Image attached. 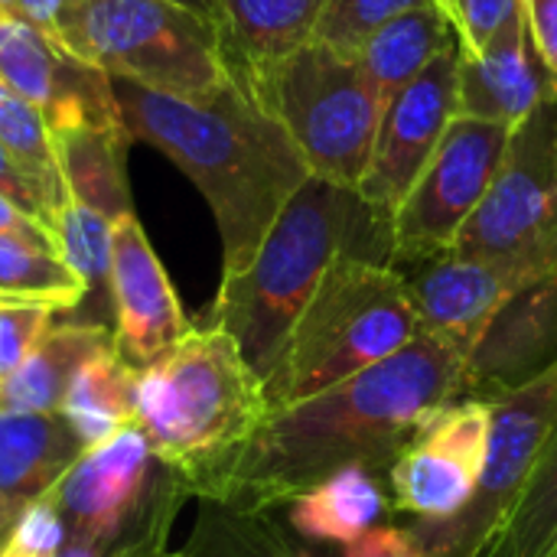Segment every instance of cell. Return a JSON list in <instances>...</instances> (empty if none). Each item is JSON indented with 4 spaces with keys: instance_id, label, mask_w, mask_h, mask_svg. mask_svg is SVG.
<instances>
[{
    "instance_id": "obj_22",
    "label": "cell",
    "mask_w": 557,
    "mask_h": 557,
    "mask_svg": "<svg viewBox=\"0 0 557 557\" xmlns=\"http://www.w3.org/2000/svg\"><path fill=\"white\" fill-rule=\"evenodd\" d=\"M111 343L114 330L101 323H52L23 366L0 385V411L59 414L82 362Z\"/></svg>"
},
{
    "instance_id": "obj_33",
    "label": "cell",
    "mask_w": 557,
    "mask_h": 557,
    "mask_svg": "<svg viewBox=\"0 0 557 557\" xmlns=\"http://www.w3.org/2000/svg\"><path fill=\"white\" fill-rule=\"evenodd\" d=\"M49 326L52 310L46 307H0V385L23 366Z\"/></svg>"
},
{
    "instance_id": "obj_39",
    "label": "cell",
    "mask_w": 557,
    "mask_h": 557,
    "mask_svg": "<svg viewBox=\"0 0 557 557\" xmlns=\"http://www.w3.org/2000/svg\"><path fill=\"white\" fill-rule=\"evenodd\" d=\"M176 3H183L186 10H193L206 20H215V13H219V0H176Z\"/></svg>"
},
{
    "instance_id": "obj_3",
    "label": "cell",
    "mask_w": 557,
    "mask_h": 557,
    "mask_svg": "<svg viewBox=\"0 0 557 557\" xmlns=\"http://www.w3.org/2000/svg\"><path fill=\"white\" fill-rule=\"evenodd\" d=\"M343 255L392 264V222L356 189L310 176L274 219L245 271L225 274L209 326H222L264 388L281 372L290 333Z\"/></svg>"
},
{
    "instance_id": "obj_40",
    "label": "cell",
    "mask_w": 557,
    "mask_h": 557,
    "mask_svg": "<svg viewBox=\"0 0 557 557\" xmlns=\"http://www.w3.org/2000/svg\"><path fill=\"white\" fill-rule=\"evenodd\" d=\"M16 0H0V13H16Z\"/></svg>"
},
{
    "instance_id": "obj_25",
    "label": "cell",
    "mask_w": 557,
    "mask_h": 557,
    "mask_svg": "<svg viewBox=\"0 0 557 557\" xmlns=\"http://www.w3.org/2000/svg\"><path fill=\"white\" fill-rule=\"evenodd\" d=\"M134 395L137 369L111 343L82 362L59 414L69 421V428L88 450L134 421Z\"/></svg>"
},
{
    "instance_id": "obj_9",
    "label": "cell",
    "mask_w": 557,
    "mask_h": 557,
    "mask_svg": "<svg viewBox=\"0 0 557 557\" xmlns=\"http://www.w3.org/2000/svg\"><path fill=\"white\" fill-rule=\"evenodd\" d=\"M450 251L557 274V98L512 131L490 193Z\"/></svg>"
},
{
    "instance_id": "obj_12",
    "label": "cell",
    "mask_w": 557,
    "mask_h": 557,
    "mask_svg": "<svg viewBox=\"0 0 557 557\" xmlns=\"http://www.w3.org/2000/svg\"><path fill=\"white\" fill-rule=\"evenodd\" d=\"M493 431V405L457 398L437 408L388 467L392 509L411 522H450L476 496Z\"/></svg>"
},
{
    "instance_id": "obj_31",
    "label": "cell",
    "mask_w": 557,
    "mask_h": 557,
    "mask_svg": "<svg viewBox=\"0 0 557 557\" xmlns=\"http://www.w3.org/2000/svg\"><path fill=\"white\" fill-rule=\"evenodd\" d=\"M52 232L59 238V251H62L65 264L85 281V287L88 290L108 287L114 225L104 215H98V212H91V209L69 199L65 209L59 212Z\"/></svg>"
},
{
    "instance_id": "obj_14",
    "label": "cell",
    "mask_w": 557,
    "mask_h": 557,
    "mask_svg": "<svg viewBox=\"0 0 557 557\" xmlns=\"http://www.w3.org/2000/svg\"><path fill=\"white\" fill-rule=\"evenodd\" d=\"M0 78L42 114L49 134L85 124L124 134L111 75L52 42L20 10L0 13Z\"/></svg>"
},
{
    "instance_id": "obj_5",
    "label": "cell",
    "mask_w": 557,
    "mask_h": 557,
    "mask_svg": "<svg viewBox=\"0 0 557 557\" xmlns=\"http://www.w3.org/2000/svg\"><path fill=\"white\" fill-rule=\"evenodd\" d=\"M418 336L421 323L401 271L362 255L336 258L268 385L271 411L375 369Z\"/></svg>"
},
{
    "instance_id": "obj_42",
    "label": "cell",
    "mask_w": 557,
    "mask_h": 557,
    "mask_svg": "<svg viewBox=\"0 0 557 557\" xmlns=\"http://www.w3.org/2000/svg\"><path fill=\"white\" fill-rule=\"evenodd\" d=\"M444 3H447V0H444Z\"/></svg>"
},
{
    "instance_id": "obj_35",
    "label": "cell",
    "mask_w": 557,
    "mask_h": 557,
    "mask_svg": "<svg viewBox=\"0 0 557 557\" xmlns=\"http://www.w3.org/2000/svg\"><path fill=\"white\" fill-rule=\"evenodd\" d=\"M339 557H424L414 532L408 525H375L372 532L359 535L356 542L343 545Z\"/></svg>"
},
{
    "instance_id": "obj_2",
    "label": "cell",
    "mask_w": 557,
    "mask_h": 557,
    "mask_svg": "<svg viewBox=\"0 0 557 557\" xmlns=\"http://www.w3.org/2000/svg\"><path fill=\"white\" fill-rule=\"evenodd\" d=\"M127 140L163 150L202 193L222 238V277L248 268L290 196L313 176L284 124L232 82L189 101L111 78Z\"/></svg>"
},
{
    "instance_id": "obj_10",
    "label": "cell",
    "mask_w": 557,
    "mask_h": 557,
    "mask_svg": "<svg viewBox=\"0 0 557 557\" xmlns=\"http://www.w3.org/2000/svg\"><path fill=\"white\" fill-rule=\"evenodd\" d=\"M557 424V366L493 401L490 454L470 506L450 522H411L424 557H483L516 512Z\"/></svg>"
},
{
    "instance_id": "obj_8",
    "label": "cell",
    "mask_w": 557,
    "mask_h": 557,
    "mask_svg": "<svg viewBox=\"0 0 557 557\" xmlns=\"http://www.w3.org/2000/svg\"><path fill=\"white\" fill-rule=\"evenodd\" d=\"M258 104L284 124L313 176L359 189L385 108L356 55L310 39L264 78Z\"/></svg>"
},
{
    "instance_id": "obj_24",
    "label": "cell",
    "mask_w": 557,
    "mask_h": 557,
    "mask_svg": "<svg viewBox=\"0 0 557 557\" xmlns=\"http://www.w3.org/2000/svg\"><path fill=\"white\" fill-rule=\"evenodd\" d=\"M52 147L72 202L104 215L111 225L134 215L131 189L121 163L127 137L121 131H108L95 124L69 127L52 134Z\"/></svg>"
},
{
    "instance_id": "obj_20",
    "label": "cell",
    "mask_w": 557,
    "mask_h": 557,
    "mask_svg": "<svg viewBox=\"0 0 557 557\" xmlns=\"http://www.w3.org/2000/svg\"><path fill=\"white\" fill-rule=\"evenodd\" d=\"M85 454L62 414L0 411V545L20 516L49 496Z\"/></svg>"
},
{
    "instance_id": "obj_37",
    "label": "cell",
    "mask_w": 557,
    "mask_h": 557,
    "mask_svg": "<svg viewBox=\"0 0 557 557\" xmlns=\"http://www.w3.org/2000/svg\"><path fill=\"white\" fill-rule=\"evenodd\" d=\"M85 0H16L20 13L36 26L42 29L52 42L65 46V36H69V26L78 13ZM69 49V46H65Z\"/></svg>"
},
{
    "instance_id": "obj_27",
    "label": "cell",
    "mask_w": 557,
    "mask_h": 557,
    "mask_svg": "<svg viewBox=\"0 0 557 557\" xmlns=\"http://www.w3.org/2000/svg\"><path fill=\"white\" fill-rule=\"evenodd\" d=\"M88 294L59 248L0 235V307L72 310Z\"/></svg>"
},
{
    "instance_id": "obj_29",
    "label": "cell",
    "mask_w": 557,
    "mask_h": 557,
    "mask_svg": "<svg viewBox=\"0 0 557 557\" xmlns=\"http://www.w3.org/2000/svg\"><path fill=\"white\" fill-rule=\"evenodd\" d=\"M557 555V424L548 447L503 532L483 557H555Z\"/></svg>"
},
{
    "instance_id": "obj_13",
    "label": "cell",
    "mask_w": 557,
    "mask_h": 557,
    "mask_svg": "<svg viewBox=\"0 0 557 557\" xmlns=\"http://www.w3.org/2000/svg\"><path fill=\"white\" fill-rule=\"evenodd\" d=\"M460 117V42L444 49L382 114L359 196L392 222L421 170Z\"/></svg>"
},
{
    "instance_id": "obj_26",
    "label": "cell",
    "mask_w": 557,
    "mask_h": 557,
    "mask_svg": "<svg viewBox=\"0 0 557 557\" xmlns=\"http://www.w3.org/2000/svg\"><path fill=\"white\" fill-rule=\"evenodd\" d=\"M186 557H317L304 539L284 532L274 512L235 509L199 499V512L186 545Z\"/></svg>"
},
{
    "instance_id": "obj_32",
    "label": "cell",
    "mask_w": 557,
    "mask_h": 557,
    "mask_svg": "<svg viewBox=\"0 0 557 557\" xmlns=\"http://www.w3.org/2000/svg\"><path fill=\"white\" fill-rule=\"evenodd\" d=\"M69 535L52 496L33 503L0 545V557H55L65 548Z\"/></svg>"
},
{
    "instance_id": "obj_30",
    "label": "cell",
    "mask_w": 557,
    "mask_h": 557,
    "mask_svg": "<svg viewBox=\"0 0 557 557\" xmlns=\"http://www.w3.org/2000/svg\"><path fill=\"white\" fill-rule=\"evenodd\" d=\"M444 0H323L313 39L326 42L343 55H359V49L392 20Z\"/></svg>"
},
{
    "instance_id": "obj_4",
    "label": "cell",
    "mask_w": 557,
    "mask_h": 557,
    "mask_svg": "<svg viewBox=\"0 0 557 557\" xmlns=\"http://www.w3.org/2000/svg\"><path fill=\"white\" fill-rule=\"evenodd\" d=\"M268 414L264 382L222 326H193L137 372L134 421L196 499L212 496Z\"/></svg>"
},
{
    "instance_id": "obj_18",
    "label": "cell",
    "mask_w": 557,
    "mask_h": 557,
    "mask_svg": "<svg viewBox=\"0 0 557 557\" xmlns=\"http://www.w3.org/2000/svg\"><path fill=\"white\" fill-rule=\"evenodd\" d=\"M552 98H557V82L529 39L522 7L509 13L483 52H463L460 46V117L516 131Z\"/></svg>"
},
{
    "instance_id": "obj_6",
    "label": "cell",
    "mask_w": 557,
    "mask_h": 557,
    "mask_svg": "<svg viewBox=\"0 0 557 557\" xmlns=\"http://www.w3.org/2000/svg\"><path fill=\"white\" fill-rule=\"evenodd\" d=\"M49 496L69 542L104 557L166 555L173 522L189 499L137 421L88 447Z\"/></svg>"
},
{
    "instance_id": "obj_43",
    "label": "cell",
    "mask_w": 557,
    "mask_h": 557,
    "mask_svg": "<svg viewBox=\"0 0 557 557\" xmlns=\"http://www.w3.org/2000/svg\"><path fill=\"white\" fill-rule=\"evenodd\" d=\"M555 557H557V555H555Z\"/></svg>"
},
{
    "instance_id": "obj_11",
    "label": "cell",
    "mask_w": 557,
    "mask_h": 557,
    "mask_svg": "<svg viewBox=\"0 0 557 557\" xmlns=\"http://www.w3.org/2000/svg\"><path fill=\"white\" fill-rule=\"evenodd\" d=\"M512 131L457 117L418 183L392 215V268H408L454 248L460 228L490 193Z\"/></svg>"
},
{
    "instance_id": "obj_34",
    "label": "cell",
    "mask_w": 557,
    "mask_h": 557,
    "mask_svg": "<svg viewBox=\"0 0 557 557\" xmlns=\"http://www.w3.org/2000/svg\"><path fill=\"white\" fill-rule=\"evenodd\" d=\"M516 7L519 0H447L463 52H483Z\"/></svg>"
},
{
    "instance_id": "obj_21",
    "label": "cell",
    "mask_w": 557,
    "mask_h": 557,
    "mask_svg": "<svg viewBox=\"0 0 557 557\" xmlns=\"http://www.w3.org/2000/svg\"><path fill=\"white\" fill-rule=\"evenodd\" d=\"M392 512V496L379 473L346 467L300 493L287 506V525L297 539L313 545H349L372 532Z\"/></svg>"
},
{
    "instance_id": "obj_7",
    "label": "cell",
    "mask_w": 557,
    "mask_h": 557,
    "mask_svg": "<svg viewBox=\"0 0 557 557\" xmlns=\"http://www.w3.org/2000/svg\"><path fill=\"white\" fill-rule=\"evenodd\" d=\"M65 46L111 78L173 98H209L228 85L212 20L176 0H85Z\"/></svg>"
},
{
    "instance_id": "obj_19",
    "label": "cell",
    "mask_w": 557,
    "mask_h": 557,
    "mask_svg": "<svg viewBox=\"0 0 557 557\" xmlns=\"http://www.w3.org/2000/svg\"><path fill=\"white\" fill-rule=\"evenodd\" d=\"M320 10L323 0H219L212 26L228 82L258 101L264 78L313 39Z\"/></svg>"
},
{
    "instance_id": "obj_36",
    "label": "cell",
    "mask_w": 557,
    "mask_h": 557,
    "mask_svg": "<svg viewBox=\"0 0 557 557\" xmlns=\"http://www.w3.org/2000/svg\"><path fill=\"white\" fill-rule=\"evenodd\" d=\"M529 26V39L557 82V0H519Z\"/></svg>"
},
{
    "instance_id": "obj_15",
    "label": "cell",
    "mask_w": 557,
    "mask_h": 557,
    "mask_svg": "<svg viewBox=\"0 0 557 557\" xmlns=\"http://www.w3.org/2000/svg\"><path fill=\"white\" fill-rule=\"evenodd\" d=\"M401 271L408 284V297L414 304L421 333L441 339L454 352L467 356L499 313V307L529 281H539L522 264L467 258V255H434Z\"/></svg>"
},
{
    "instance_id": "obj_23",
    "label": "cell",
    "mask_w": 557,
    "mask_h": 557,
    "mask_svg": "<svg viewBox=\"0 0 557 557\" xmlns=\"http://www.w3.org/2000/svg\"><path fill=\"white\" fill-rule=\"evenodd\" d=\"M457 26L447 13V7L431 3L421 10H411L392 23H385L362 49L359 65L375 88L382 108H388L444 49L457 46Z\"/></svg>"
},
{
    "instance_id": "obj_28",
    "label": "cell",
    "mask_w": 557,
    "mask_h": 557,
    "mask_svg": "<svg viewBox=\"0 0 557 557\" xmlns=\"http://www.w3.org/2000/svg\"><path fill=\"white\" fill-rule=\"evenodd\" d=\"M0 144L13 153V160L29 173V180L36 183L46 212L55 225L59 212L69 202L65 193V180L55 160V147H52V134L42 121V114L20 98L3 78H0Z\"/></svg>"
},
{
    "instance_id": "obj_17",
    "label": "cell",
    "mask_w": 557,
    "mask_h": 557,
    "mask_svg": "<svg viewBox=\"0 0 557 557\" xmlns=\"http://www.w3.org/2000/svg\"><path fill=\"white\" fill-rule=\"evenodd\" d=\"M108 294L114 304V349L137 372L193 330L137 215L114 225Z\"/></svg>"
},
{
    "instance_id": "obj_1",
    "label": "cell",
    "mask_w": 557,
    "mask_h": 557,
    "mask_svg": "<svg viewBox=\"0 0 557 557\" xmlns=\"http://www.w3.org/2000/svg\"><path fill=\"white\" fill-rule=\"evenodd\" d=\"M463 395V356L421 333L362 375L274 408L206 503L274 512L336 470L388 473L414 431Z\"/></svg>"
},
{
    "instance_id": "obj_41",
    "label": "cell",
    "mask_w": 557,
    "mask_h": 557,
    "mask_svg": "<svg viewBox=\"0 0 557 557\" xmlns=\"http://www.w3.org/2000/svg\"><path fill=\"white\" fill-rule=\"evenodd\" d=\"M163 557H186V555H183V552H166Z\"/></svg>"
},
{
    "instance_id": "obj_16",
    "label": "cell",
    "mask_w": 557,
    "mask_h": 557,
    "mask_svg": "<svg viewBox=\"0 0 557 557\" xmlns=\"http://www.w3.org/2000/svg\"><path fill=\"white\" fill-rule=\"evenodd\" d=\"M557 366V274L519 287L463 362V395L499 401Z\"/></svg>"
},
{
    "instance_id": "obj_38",
    "label": "cell",
    "mask_w": 557,
    "mask_h": 557,
    "mask_svg": "<svg viewBox=\"0 0 557 557\" xmlns=\"http://www.w3.org/2000/svg\"><path fill=\"white\" fill-rule=\"evenodd\" d=\"M0 235H13V238H26V242H39L49 248H59V238L52 228H46L39 219H33L29 212H23L20 206H13L3 193H0Z\"/></svg>"
}]
</instances>
